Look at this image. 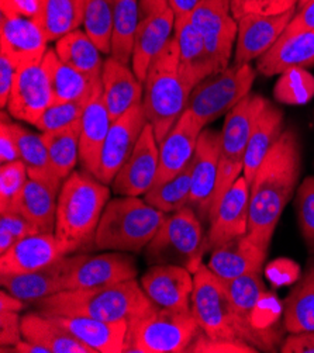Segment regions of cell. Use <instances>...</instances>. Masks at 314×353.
I'll list each match as a JSON object with an SVG mask.
<instances>
[{"mask_svg":"<svg viewBox=\"0 0 314 353\" xmlns=\"http://www.w3.org/2000/svg\"><path fill=\"white\" fill-rule=\"evenodd\" d=\"M75 2L78 3L79 9H81V10H82V13H84V0H75Z\"/></svg>","mask_w":314,"mask_h":353,"instance_id":"63","label":"cell"},{"mask_svg":"<svg viewBox=\"0 0 314 353\" xmlns=\"http://www.w3.org/2000/svg\"><path fill=\"white\" fill-rule=\"evenodd\" d=\"M21 332L23 339L47 347L50 353H95L69 334L52 316L40 311L23 316Z\"/></svg>","mask_w":314,"mask_h":353,"instance_id":"34","label":"cell"},{"mask_svg":"<svg viewBox=\"0 0 314 353\" xmlns=\"http://www.w3.org/2000/svg\"><path fill=\"white\" fill-rule=\"evenodd\" d=\"M203 127L185 110L159 143V169L154 185L175 178L193 159Z\"/></svg>","mask_w":314,"mask_h":353,"instance_id":"22","label":"cell"},{"mask_svg":"<svg viewBox=\"0 0 314 353\" xmlns=\"http://www.w3.org/2000/svg\"><path fill=\"white\" fill-rule=\"evenodd\" d=\"M186 352H200V353H257L258 349H255L251 345L242 343V342H234L227 339H217L207 336L202 330L193 339V342L189 345Z\"/></svg>","mask_w":314,"mask_h":353,"instance_id":"49","label":"cell"},{"mask_svg":"<svg viewBox=\"0 0 314 353\" xmlns=\"http://www.w3.org/2000/svg\"><path fill=\"white\" fill-rule=\"evenodd\" d=\"M284 131V112L276 108L273 103L266 101L265 108L255 119L246 158H244L242 176L250 183L253 182L259 165L276 144V141L281 138Z\"/></svg>","mask_w":314,"mask_h":353,"instance_id":"31","label":"cell"},{"mask_svg":"<svg viewBox=\"0 0 314 353\" xmlns=\"http://www.w3.org/2000/svg\"><path fill=\"white\" fill-rule=\"evenodd\" d=\"M20 161V151L17 145V139L10 128L9 121L2 120V125H0V162L9 163Z\"/></svg>","mask_w":314,"mask_h":353,"instance_id":"55","label":"cell"},{"mask_svg":"<svg viewBox=\"0 0 314 353\" xmlns=\"http://www.w3.org/2000/svg\"><path fill=\"white\" fill-rule=\"evenodd\" d=\"M303 30H314V0L296 9V13L284 32H295Z\"/></svg>","mask_w":314,"mask_h":353,"instance_id":"57","label":"cell"},{"mask_svg":"<svg viewBox=\"0 0 314 353\" xmlns=\"http://www.w3.org/2000/svg\"><path fill=\"white\" fill-rule=\"evenodd\" d=\"M314 65V30L284 32L277 41L257 59V72L264 77L282 75L291 69Z\"/></svg>","mask_w":314,"mask_h":353,"instance_id":"24","label":"cell"},{"mask_svg":"<svg viewBox=\"0 0 314 353\" xmlns=\"http://www.w3.org/2000/svg\"><path fill=\"white\" fill-rule=\"evenodd\" d=\"M110 199V189L86 170H74L62 182L55 235L77 252L95 242L97 225Z\"/></svg>","mask_w":314,"mask_h":353,"instance_id":"5","label":"cell"},{"mask_svg":"<svg viewBox=\"0 0 314 353\" xmlns=\"http://www.w3.org/2000/svg\"><path fill=\"white\" fill-rule=\"evenodd\" d=\"M23 338L21 319L16 311H0V345L14 347Z\"/></svg>","mask_w":314,"mask_h":353,"instance_id":"51","label":"cell"},{"mask_svg":"<svg viewBox=\"0 0 314 353\" xmlns=\"http://www.w3.org/2000/svg\"><path fill=\"white\" fill-rule=\"evenodd\" d=\"M0 8L2 14L37 20L43 9V0H0Z\"/></svg>","mask_w":314,"mask_h":353,"instance_id":"53","label":"cell"},{"mask_svg":"<svg viewBox=\"0 0 314 353\" xmlns=\"http://www.w3.org/2000/svg\"><path fill=\"white\" fill-rule=\"evenodd\" d=\"M192 190V162L175 178L159 185H154L146 194L144 200L153 207L164 211L165 214L177 213L178 210L189 205Z\"/></svg>","mask_w":314,"mask_h":353,"instance_id":"41","label":"cell"},{"mask_svg":"<svg viewBox=\"0 0 314 353\" xmlns=\"http://www.w3.org/2000/svg\"><path fill=\"white\" fill-rule=\"evenodd\" d=\"M115 0H84V28L103 54L110 55Z\"/></svg>","mask_w":314,"mask_h":353,"instance_id":"43","label":"cell"},{"mask_svg":"<svg viewBox=\"0 0 314 353\" xmlns=\"http://www.w3.org/2000/svg\"><path fill=\"white\" fill-rule=\"evenodd\" d=\"M164 211L138 196H120L108 203L95 235L99 250L141 252L166 220Z\"/></svg>","mask_w":314,"mask_h":353,"instance_id":"6","label":"cell"},{"mask_svg":"<svg viewBox=\"0 0 314 353\" xmlns=\"http://www.w3.org/2000/svg\"><path fill=\"white\" fill-rule=\"evenodd\" d=\"M202 220L196 211L186 205L166 217L158 232L147 246L153 262L185 266L193 274L202 266V256L207 245Z\"/></svg>","mask_w":314,"mask_h":353,"instance_id":"10","label":"cell"},{"mask_svg":"<svg viewBox=\"0 0 314 353\" xmlns=\"http://www.w3.org/2000/svg\"><path fill=\"white\" fill-rule=\"evenodd\" d=\"M48 43L58 41L84 24V13L75 0H43V9L37 19Z\"/></svg>","mask_w":314,"mask_h":353,"instance_id":"40","label":"cell"},{"mask_svg":"<svg viewBox=\"0 0 314 353\" xmlns=\"http://www.w3.org/2000/svg\"><path fill=\"white\" fill-rule=\"evenodd\" d=\"M112 117L103 97L101 83L96 88L86 103V108L81 120L79 134V157L84 170L97 174L100 155L104 141L112 125Z\"/></svg>","mask_w":314,"mask_h":353,"instance_id":"26","label":"cell"},{"mask_svg":"<svg viewBox=\"0 0 314 353\" xmlns=\"http://www.w3.org/2000/svg\"><path fill=\"white\" fill-rule=\"evenodd\" d=\"M101 88L112 121L121 117L134 105L143 103V82L137 78L133 68L112 57L104 61Z\"/></svg>","mask_w":314,"mask_h":353,"instance_id":"27","label":"cell"},{"mask_svg":"<svg viewBox=\"0 0 314 353\" xmlns=\"http://www.w3.org/2000/svg\"><path fill=\"white\" fill-rule=\"evenodd\" d=\"M189 19L202 34L217 72L228 68L238 32V21L231 13L230 0H202Z\"/></svg>","mask_w":314,"mask_h":353,"instance_id":"11","label":"cell"},{"mask_svg":"<svg viewBox=\"0 0 314 353\" xmlns=\"http://www.w3.org/2000/svg\"><path fill=\"white\" fill-rule=\"evenodd\" d=\"M159 169V144L147 123L137 144L112 183L117 196H141L155 183Z\"/></svg>","mask_w":314,"mask_h":353,"instance_id":"15","label":"cell"},{"mask_svg":"<svg viewBox=\"0 0 314 353\" xmlns=\"http://www.w3.org/2000/svg\"><path fill=\"white\" fill-rule=\"evenodd\" d=\"M230 5H231V13H233V16L238 20V17H239V12H241L242 0H230Z\"/></svg>","mask_w":314,"mask_h":353,"instance_id":"62","label":"cell"},{"mask_svg":"<svg viewBox=\"0 0 314 353\" xmlns=\"http://www.w3.org/2000/svg\"><path fill=\"white\" fill-rule=\"evenodd\" d=\"M300 173L299 135L293 128H286L250 183L248 236L265 251H268L276 225L297 188Z\"/></svg>","mask_w":314,"mask_h":353,"instance_id":"1","label":"cell"},{"mask_svg":"<svg viewBox=\"0 0 314 353\" xmlns=\"http://www.w3.org/2000/svg\"><path fill=\"white\" fill-rule=\"evenodd\" d=\"M173 37L177 39L181 66L188 81L196 88L203 79L217 74L216 65L207 52L202 34L189 16L177 17Z\"/></svg>","mask_w":314,"mask_h":353,"instance_id":"30","label":"cell"},{"mask_svg":"<svg viewBox=\"0 0 314 353\" xmlns=\"http://www.w3.org/2000/svg\"><path fill=\"white\" fill-rule=\"evenodd\" d=\"M89 99L74 101H54L43 113L39 121L34 124V127L41 134H46L59 131L81 123Z\"/></svg>","mask_w":314,"mask_h":353,"instance_id":"45","label":"cell"},{"mask_svg":"<svg viewBox=\"0 0 314 353\" xmlns=\"http://www.w3.org/2000/svg\"><path fill=\"white\" fill-rule=\"evenodd\" d=\"M266 255L268 251L262 250L247 234L215 248L207 268L222 280H233L261 270Z\"/></svg>","mask_w":314,"mask_h":353,"instance_id":"28","label":"cell"},{"mask_svg":"<svg viewBox=\"0 0 314 353\" xmlns=\"http://www.w3.org/2000/svg\"><path fill=\"white\" fill-rule=\"evenodd\" d=\"M222 155V132L203 128L192 159V190L189 205L202 221H208Z\"/></svg>","mask_w":314,"mask_h":353,"instance_id":"16","label":"cell"},{"mask_svg":"<svg viewBox=\"0 0 314 353\" xmlns=\"http://www.w3.org/2000/svg\"><path fill=\"white\" fill-rule=\"evenodd\" d=\"M296 8L279 14L246 13L238 21L233 63H251L259 59L284 34L296 13Z\"/></svg>","mask_w":314,"mask_h":353,"instance_id":"13","label":"cell"},{"mask_svg":"<svg viewBox=\"0 0 314 353\" xmlns=\"http://www.w3.org/2000/svg\"><path fill=\"white\" fill-rule=\"evenodd\" d=\"M28 179V172L23 161L2 165L0 168V213L13 210Z\"/></svg>","mask_w":314,"mask_h":353,"instance_id":"46","label":"cell"},{"mask_svg":"<svg viewBox=\"0 0 314 353\" xmlns=\"http://www.w3.org/2000/svg\"><path fill=\"white\" fill-rule=\"evenodd\" d=\"M43 66L51 83L54 101L86 100L101 83V79L92 78L65 63L52 48H48L44 55Z\"/></svg>","mask_w":314,"mask_h":353,"instance_id":"33","label":"cell"},{"mask_svg":"<svg viewBox=\"0 0 314 353\" xmlns=\"http://www.w3.org/2000/svg\"><path fill=\"white\" fill-rule=\"evenodd\" d=\"M48 315V314H47ZM95 353L126 352L128 321H103L82 315H50Z\"/></svg>","mask_w":314,"mask_h":353,"instance_id":"23","label":"cell"},{"mask_svg":"<svg viewBox=\"0 0 314 353\" xmlns=\"http://www.w3.org/2000/svg\"><path fill=\"white\" fill-rule=\"evenodd\" d=\"M10 350L14 352H20V353H50V350L39 343H34L26 339H21L14 347H12Z\"/></svg>","mask_w":314,"mask_h":353,"instance_id":"61","label":"cell"},{"mask_svg":"<svg viewBox=\"0 0 314 353\" xmlns=\"http://www.w3.org/2000/svg\"><path fill=\"white\" fill-rule=\"evenodd\" d=\"M48 315H82L103 321H131L157 305L135 279L79 290H63L36 303Z\"/></svg>","mask_w":314,"mask_h":353,"instance_id":"3","label":"cell"},{"mask_svg":"<svg viewBox=\"0 0 314 353\" xmlns=\"http://www.w3.org/2000/svg\"><path fill=\"white\" fill-rule=\"evenodd\" d=\"M297 223L310 252H314V176H308L296 190Z\"/></svg>","mask_w":314,"mask_h":353,"instance_id":"47","label":"cell"},{"mask_svg":"<svg viewBox=\"0 0 314 353\" xmlns=\"http://www.w3.org/2000/svg\"><path fill=\"white\" fill-rule=\"evenodd\" d=\"M52 103L51 83L43 62L20 68L8 101L9 114L34 125Z\"/></svg>","mask_w":314,"mask_h":353,"instance_id":"17","label":"cell"},{"mask_svg":"<svg viewBox=\"0 0 314 353\" xmlns=\"http://www.w3.org/2000/svg\"><path fill=\"white\" fill-rule=\"evenodd\" d=\"M147 123L143 103L134 105L133 109L112 123L101 150L99 170L96 174V178L101 183H113L116 174L131 155Z\"/></svg>","mask_w":314,"mask_h":353,"instance_id":"14","label":"cell"},{"mask_svg":"<svg viewBox=\"0 0 314 353\" xmlns=\"http://www.w3.org/2000/svg\"><path fill=\"white\" fill-rule=\"evenodd\" d=\"M273 96L284 104H306L314 97V77L304 68L291 69L279 75V81L273 88Z\"/></svg>","mask_w":314,"mask_h":353,"instance_id":"44","label":"cell"},{"mask_svg":"<svg viewBox=\"0 0 314 353\" xmlns=\"http://www.w3.org/2000/svg\"><path fill=\"white\" fill-rule=\"evenodd\" d=\"M59 190L61 188L50 183L28 179L13 211L26 217L40 232H55Z\"/></svg>","mask_w":314,"mask_h":353,"instance_id":"32","label":"cell"},{"mask_svg":"<svg viewBox=\"0 0 314 353\" xmlns=\"http://www.w3.org/2000/svg\"><path fill=\"white\" fill-rule=\"evenodd\" d=\"M255 78L257 69L251 63H231L220 72L203 79L192 90L186 110L206 128L251 93Z\"/></svg>","mask_w":314,"mask_h":353,"instance_id":"9","label":"cell"},{"mask_svg":"<svg viewBox=\"0 0 314 353\" xmlns=\"http://www.w3.org/2000/svg\"><path fill=\"white\" fill-rule=\"evenodd\" d=\"M24 308V301L10 294L8 290H2L0 293V311H21Z\"/></svg>","mask_w":314,"mask_h":353,"instance_id":"60","label":"cell"},{"mask_svg":"<svg viewBox=\"0 0 314 353\" xmlns=\"http://www.w3.org/2000/svg\"><path fill=\"white\" fill-rule=\"evenodd\" d=\"M200 325L190 310L177 311L155 307L128 323L126 352L181 353L186 352Z\"/></svg>","mask_w":314,"mask_h":353,"instance_id":"7","label":"cell"},{"mask_svg":"<svg viewBox=\"0 0 314 353\" xmlns=\"http://www.w3.org/2000/svg\"><path fill=\"white\" fill-rule=\"evenodd\" d=\"M19 68L5 55L0 54V105L8 108V101L16 81Z\"/></svg>","mask_w":314,"mask_h":353,"instance_id":"54","label":"cell"},{"mask_svg":"<svg viewBox=\"0 0 314 353\" xmlns=\"http://www.w3.org/2000/svg\"><path fill=\"white\" fill-rule=\"evenodd\" d=\"M57 55L69 66H72L81 72L101 79L104 61L101 51L84 30H75L63 35L55 43Z\"/></svg>","mask_w":314,"mask_h":353,"instance_id":"36","label":"cell"},{"mask_svg":"<svg viewBox=\"0 0 314 353\" xmlns=\"http://www.w3.org/2000/svg\"><path fill=\"white\" fill-rule=\"evenodd\" d=\"M202 0H169V6L177 17L189 16Z\"/></svg>","mask_w":314,"mask_h":353,"instance_id":"59","label":"cell"},{"mask_svg":"<svg viewBox=\"0 0 314 353\" xmlns=\"http://www.w3.org/2000/svg\"><path fill=\"white\" fill-rule=\"evenodd\" d=\"M141 20L139 0H115L113 32L110 57L128 65L131 63L135 32Z\"/></svg>","mask_w":314,"mask_h":353,"instance_id":"38","label":"cell"},{"mask_svg":"<svg viewBox=\"0 0 314 353\" xmlns=\"http://www.w3.org/2000/svg\"><path fill=\"white\" fill-rule=\"evenodd\" d=\"M9 124L17 139L20 161H23L27 168L28 178L61 188L62 181L57 178V174L51 168L50 155L43 134L32 132L19 123L9 121Z\"/></svg>","mask_w":314,"mask_h":353,"instance_id":"35","label":"cell"},{"mask_svg":"<svg viewBox=\"0 0 314 353\" xmlns=\"http://www.w3.org/2000/svg\"><path fill=\"white\" fill-rule=\"evenodd\" d=\"M2 50L19 69L32 63H41L48 51V40L37 20L2 14Z\"/></svg>","mask_w":314,"mask_h":353,"instance_id":"21","label":"cell"},{"mask_svg":"<svg viewBox=\"0 0 314 353\" xmlns=\"http://www.w3.org/2000/svg\"><path fill=\"white\" fill-rule=\"evenodd\" d=\"M284 324L289 334L314 330V263L286 297Z\"/></svg>","mask_w":314,"mask_h":353,"instance_id":"37","label":"cell"},{"mask_svg":"<svg viewBox=\"0 0 314 353\" xmlns=\"http://www.w3.org/2000/svg\"><path fill=\"white\" fill-rule=\"evenodd\" d=\"M223 283L227 289L228 297H230L234 308L237 310L238 315L248 325L254 327V324H253L254 310L258 305L262 296L266 293L265 285L261 279V270L251 272L248 274H244V276L233 279V280H223ZM254 328H257V327H254ZM264 332H266V331H264ZM269 334L282 335V332H269Z\"/></svg>","mask_w":314,"mask_h":353,"instance_id":"42","label":"cell"},{"mask_svg":"<svg viewBox=\"0 0 314 353\" xmlns=\"http://www.w3.org/2000/svg\"><path fill=\"white\" fill-rule=\"evenodd\" d=\"M300 268L291 259H275L266 266V277L273 286H286L299 279Z\"/></svg>","mask_w":314,"mask_h":353,"instance_id":"50","label":"cell"},{"mask_svg":"<svg viewBox=\"0 0 314 353\" xmlns=\"http://www.w3.org/2000/svg\"><path fill=\"white\" fill-rule=\"evenodd\" d=\"M308 0H297V8H300V6H303L304 3H307Z\"/></svg>","mask_w":314,"mask_h":353,"instance_id":"64","label":"cell"},{"mask_svg":"<svg viewBox=\"0 0 314 353\" xmlns=\"http://www.w3.org/2000/svg\"><path fill=\"white\" fill-rule=\"evenodd\" d=\"M39 232V228L17 211H3L0 217V255L8 252L17 241Z\"/></svg>","mask_w":314,"mask_h":353,"instance_id":"48","label":"cell"},{"mask_svg":"<svg viewBox=\"0 0 314 353\" xmlns=\"http://www.w3.org/2000/svg\"><path fill=\"white\" fill-rule=\"evenodd\" d=\"M193 273L185 266L161 263L150 268L141 277V288L148 299L159 308L190 310L195 288Z\"/></svg>","mask_w":314,"mask_h":353,"instance_id":"20","label":"cell"},{"mask_svg":"<svg viewBox=\"0 0 314 353\" xmlns=\"http://www.w3.org/2000/svg\"><path fill=\"white\" fill-rule=\"evenodd\" d=\"M282 353H314V330L289 334L281 343Z\"/></svg>","mask_w":314,"mask_h":353,"instance_id":"56","label":"cell"},{"mask_svg":"<svg viewBox=\"0 0 314 353\" xmlns=\"http://www.w3.org/2000/svg\"><path fill=\"white\" fill-rule=\"evenodd\" d=\"M266 101L268 100L264 96L258 93H250L226 114L224 125L222 130V155L216 188L210 201L208 221L216 213L224 194L230 190V188L242 173L244 158H246L253 125L261 110L265 108Z\"/></svg>","mask_w":314,"mask_h":353,"instance_id":"8","label":"cell"},{"mask_svg":"<svg viewBox=\"0 0 314 353\" xmlns=\"http://www.w3.org/2000/svg\"><path fill=\"white\" fill-rule=\"evenodd\" d=\"M250 182L239 176L222 199L216 213L210 219V228L206 236L207 248L217 246L234 238L247 235L250 227Z\"/></svg>","mask_w":314,"mask_h":353,"instance_id":"19","label":"cell"},{"mask_svg":"<svg viewBox=\"0 0 314 353\" xmlns=\"http://www.w3.org/2000/svg\"><path fill=\"white\" fill-rule=\"evenodd\" d=\"M81 123L68 128L43 134L50 155V162L57 178L62 182L71 174L81 161L79 157Z\"/></svg>","mask_w":314,"mask_h":353,"instance_id":"39","label":"cell"},{"mask_svg":"<svg viewBox=\"0 0 314 353\" xmlns=\"http://www.w3.org/2000/svg\"><path fill=\"white\" fill-rule=\"evenodd\" d=\"M74 254L71 246L62 242L55 232H39L17 241L0 255V274L28 273L52 265Z\"/></svg>","mask_w":314,"mask_h":353,"instance_id":"18","label":"cell"},{"mask_svg":"<svg viewBox=\"0 0 314 353\" xmlns=\"http://www.w3.org/2000/svg\"><path fill=\"white\" fill-rule=\"evenodd\" d=\"M143 109L158 144L188 109L195 86L185 77L177 39L172 37L153 61L143 82Z\"/></svg>","mask_w":314,"mask_h":353,"instance_id":"4","label":"cell"},{"mask_svg":"<svg viewBox=\"0 0 314 353\" xmlns=\"http://www.w3.org/2000/svg\"><path fill=\"white\" fill-rule=\"evenodd\" d=\"M175 21L177 16L170 8L139 20L134 39L131 68L141 82H144L153 61L173 37Z\"/></svg>","mask_w":314,"mask_h":353,"instance_id":"25","label":"cell"},{"mask_svg":"<svg viewBox=\"0 0 314 353\" xmlns=\"http://www.w3.org/2000/svg\"><path fill=\"white\" fill-rule=\"evenodd\" d=\"M137 273L135 261L124 252L74 255L68 256L63 288L65 290H79L108 286L135 279Z\"/></svg>","mask_w":314,"mask_h":353,"instance_id":"12","label":"cell"},{"mask_svg":"<svg viewBox=\"0 0 314 353\" xmlns=\"http://www.w3.org/2000/svg\"><path fill=\"white\" fill-rule=\"evenodd\" d=\"M192 311L200 330L210 338L242 342L254 346L258 352H276L281 347L282 335L259 331L248 325L234 308L223 280L207 265L193 274Z\"/></svg>","mask_w":314,"mask_h":353,"instance_id":"2","label":"cell"},{"mask_svg":"<svg viewBox=\"0 0 314 353\" xmlns=\"http://www.w3.org/2000/svg\"><path fill=\"white\" fill-rule=\"evenodd\" d=\"M168 8H170L169 0H139V16H141V20H143Z\"/></svg>","mask_w":314,"mask_h":353,"instance_id":"58","label":"cell"},{"mask_svg":"<svg viewBox=\"0 0 314 353\" xmlns=\"http://www.w3.org/2000/svg\"><path fill=\"white\" fill-rule=\"evenodd\" d=\"M296 6L297 0H242L239 17L246 13L279 14L288 12Z\"/></svg>","mask_w":314,"mask_h":353,"instance_id":"52","label":"cell"},{"mask_svg":"<svg viewBox=\"0 0 314 353\" xmlns=\"http://www.w3.org/2000/svg\"><path fill=\"white\" fill-rule=\"evenodd\" d=\"M68 256L34 272L0 274V283L5 290L24 303H37L65 290L63 276Z\"/></svg>","mask_w":314,"mask_h":353,"instance_id":"29","label":"cell"}]
</instances>
